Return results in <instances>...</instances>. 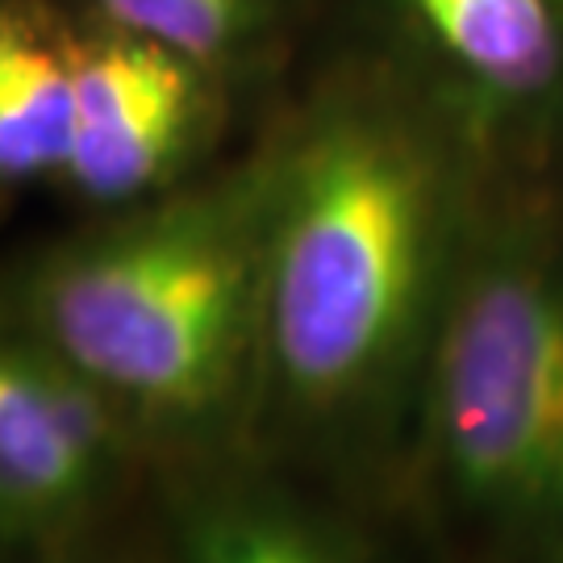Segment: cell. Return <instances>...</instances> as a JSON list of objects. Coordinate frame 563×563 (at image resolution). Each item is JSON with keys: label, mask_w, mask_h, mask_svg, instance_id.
<instances>
[{"label": "cell", "mask_w": 563, "mask_h": 563, "mask_svg": "<svg viewBox=\"0 0 563 563\" xmlns=\"http://www.w3.org/2000/svg\"><path fill=\"white\" fill-rule=\"evenodd\" d=\"M476 155L443 97L388 67L339 76L272 142L255 397L334 426L426 376Z\"/></svg>", "instance_id": "1"}, {"label": "cell", "mask_w": 563, "mask_h": 563, "mask_svg": "<svg viewBox=\"0 0 563 563\" xmlns=\"http://www.w3.org/2000/svg\"><path fill=\"white\" fill-rule=\"evenodd\" d=\"M71 134V21L46 0H0V192L63 184Z\"/></svg>", "instance_id": "7"}, {"label": "cell", "mask_w": 563, "mask_h": 563, "mask_svg": "<svg viewBox=\"0 0 563 563\" xmlns=\"http://www.w3.org/2000/svg\"><path fill=\"white\" fill-rule=\"evenodd\" d=\"M560 563H563V555H560Z\"/></svg>", "instance_id": "10"}, {"label": "cell", "mask_w": 563, "mask_h": 563, "mask_svg": "<svg viewBox=\"0 0 563 563\" xmlns=\"http://www.w3.org/2000/svg\"><path fill=\"white\" fill-rule=\"evenodd\" d=\"M184 551L188 563H346L322 530L255 497L197 505L184 526Z\"/></svg>", "instance_id": "9"}, {"label": "cell", "mask_w": 563, "mask_h": 563, "mask_svg": "<svg viewBox=\"0 0 563 563\" xmlns=\"http://www.w3.org/2000/svg\"><path fill=\"white\" fill-rule=\"evenodd\" d=\"M426 439L472 522L563 543V251L509 234L463 260L426 363Z\"/></svg>", "instance_id": "3"}, {"label": "cell", "mask_w": 563, "mask_h": 563, "mask_svg": "<svg viewBox=\"0 0 563 563\" xmlns=\"http://www.w3.org/2000/svg\"><path fill=\"white\" fill-rule=\"evenodd\" d=\"M422 76L476 151L526 142L563 109V0H388Z\"/></svg>", "instance_id": "5"}, {"label": "cell", "mask_w": 563, "mask_h": 563, "mask_svg": "<svg viewBox=\"0 0 563 563\" xmlns=\"http://www.w3.org/2000/svg\"><path fill=\"white\" fill-rule=\"evenodd\" d=\"M76 134L63 188L130 209L180 188L222 130V71L104 18L71 21Z\"/></svg>", "instance_id": "4"}, {"label": "cell", "mask_w": 563, "mask_h": 563, "mask_svg": "<svg viewBox=\"0 0 563 563\" xmlns=\"http://www.w3.org/2000/svg\"><path fill=\"white\" fill-rule=\"evenodd\" d=\"M272 146L63 242L25 288L30 334L125 426L209 430L260 384Z\"/></svg>", "instance_id": "2"}, {"label": "cell", "mask_w": 563, "mask_h": 563, "mask_svg": "<svg viewBox=\"0 0 563 563\" xmlns=\"http://www.w3.org/2000/svg\"><path fill=\"white\" fill-rule=\"evenodd\" d=\"M272 9L276 0H92L97 18L167 42L222 76L263 38Z\"/></svg>", "instance_id": "8"}, {"label": "cell", "mask_w": 563, "mask_h": 563, "mask_svg": "<svg viewBox=\"0 0 563 563\" xmlns=\"http://www.w3.org/2000/svg\"><path fill=\"white\" fill-rule=\"evenodd\" d=\"M125 418L34 334L0 339V534L46 539L101 497Z\"/></svg>", "instance_id": "6"}]
</instances>
